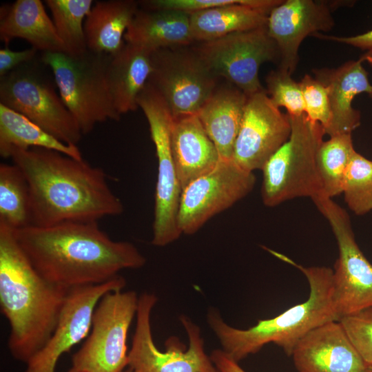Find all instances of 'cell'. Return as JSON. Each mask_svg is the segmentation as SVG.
I'll list each match as a JSON object with an SVG mask.
<instances>
[{
	"label": "cell",
	"instance_id": "4dcf8cb0",
	"mask_svg": "<svg viewBox=\"0 0 372 372\" xmlns=\"http://www.w3.org/2000/svg\"><path fill=\"white\" fill-rule=\"evenodd\" d=\"M342 194L355 215L372 211V160L355 152L345 174Z\"/></svg>",
	"mask_w": 372,
	"mask_h": 372
},
{
	"label": "cell",
	"instance_id": "7402d4cb",
	"mask_svg": "<svg viewBox=\"0 0 372 372\" xmlns=\"http://www.w3.org/2000/svg\"><path fill=\"white\" fill-rule=\"evenodd\" d=\"M28 41L43 52H65L52 19L40 0H17L0 9V39L8 46L14 39Z\"/></svg>",
	"mask_w": 372,
	"mask_h": 372
},
{
	"label": "cell",
	"instance_id": "e0dca14e",
	"mask_svg": "<svg viewBox=\"0 0 372 372\" xmlns=\"http://www.w3.org/2000/svg\"><path fill=\"white\" fill-rule=\"evenodd\" d=\"M341 1L283 0L268 16L267 28L279 53L278 68L290 74L299 61V48L308 36L329 32L335 25L332 12Z\"/></svg>",
	"mask_w": 372,
	"mask_h": 372
},
{
	"label": "cell",
	"instance_id": "7c38bea8",
	"mask_svg": "<svg viewBox=\"0 0 372 372\" xmlns=\"http://www.w3.org/2000/svg\"><path fill=\"white\" fill-rule=\"evenodd\" d=\"M157 301L154 294L143 293L138 298L136 324L128 368L132 372H218L204 350L198 327L186 316L180 321L187 333L189 347L185 350L175 338L167 342V351L155 345L151 331L150 316Z\"/></svg>",
	"mask_w": 372,
	"mask_h": 372
},
{
	"label": "cell",
	"instance_id": "f546056e",
	"mask_svg": "<svg viewBox=\"0 0 372 372\" xmlns=\"http://www.w3.org/2000/svg\"><path fill=\"white\" fill-rule=\"evenodd\" d=\"M56 33L63 43L65 53L78 56L87 50L84 22L92 0H46Z\"/></svg>",
	"mask_w": 372,
	"mask_h": 372
},
{
	"label": "cell",
	"instance_id": "1f68e13d",
	"mask_svg": "<svg viewBox=\"0 0 372 372\" xmlns=\"http://www.w3.org/2000/svg\"><path fill=\"white\" fill-rule=\"evenodd\" d=\"M266 92L272 103L285 107L289 116L305 114V107L299 82L288 72L280 68L269 72L265 79Z\"/></svg>",
	"mask_w": 372,
	"mask_h": 372
},
{
	"label": "cell",
	"instance_id": "603a6c76",
	"mask_svg": "<svg viewBox=\"0 0 372 372\" xmlns=\"http://www.w3.org/2000/svg\"><path fill=\"white\" fill-rule=\"evenodd\" d=\"M247 96L234 85L218 86L196 113L220 158L232 159Z\"/></svg>",
	"mask_w": 372,
	"mask_h": 372
},
{
	"label": "cell",
	"instance_id": "7a4b0ae2",
	"mask_svg": "<svg viewBox=\"0 0 372 372\" xmlns=\"http://www.w3.org/2000/svg\"><path fill=\"white\" fill-rule=\"evenodd\" d=\"M10 158L29 186L31 225L98 222L123 212L104 170L83 159L39 147L13 149Z\"/></svg>",
	"mask_w": 372,
	"mask_h": 372
},
{
	"label": "cell",
	"instance_id": "277c9868",
	"mask_svg": "<svg viewBox=\"0 0 372 372\" xmlns=\"http://www.w3.org/2000/svg\"><path fill=\"white\" fill-rule=\"evenodd\" d=\"M265 249L305 276L309 285V296L306 301L274 318L260 320L247 329L230 327L218 312L210 311L207 316L209 326L218 338L223 351L238 362L270 342L281 347L287 355H291L296 345L309 332L340 319L333 300L332 269L303 267L281 253Z\"/></svg>",
	"mask_w": 372,
	"mask_h": 372
},
{
	"label": "cell",
	"instance_id": "ba28073f",
	"mask_svg": "<svg viewBox=\"0 0 372 372\" xmlns=\"http://www.w3.org/2000/svg\"><path fill=\"white\" fill-rule=\"evenodd\" d=\"M36 59L0 77V103L21 114L46 132L76 145L83 134L72 114L41 71Z\"/></svg>",
	"mask_w": 372,
	"mask_h": 372
},
{
	"label": "cell",
	"instance_id": "5bb4252c",
	"mask_svg": "<svg viewBox=\"0 0 372 372\" xmlns=\"http://www.w3.org/2000/svg\"><path fill=\"white\" fill-rule=\"evenodd\" d=\"M256 183L254 172L232 159L223 160L183 189L178 216L182 234L198 231L211 218L248 195Z\"/></svg>",
	"mask_w": 372,
	"mask_h": 372
},
{
	"label": "cell",
	"instance_id": "ac0fdd59",
	"mask_svg": "<svg viewBox=\"0 0 372 372\" xmlns=\"http://www.w3.org/2000/svg\"><path fill=\"white\" fill-rule=\"evenodd\" d=\"M291 355L298 372H364L368 366L339 321L309 332Z\"/></svg>",
	"mask_w": 372,
	"mask_h": 372
},
{
	"label": "cell",
	"instance_id": "d6a6232c",
	"mask_svg": "<svg viewBox=\"0 0 372 372\" xmlns=\"http://www.w3.org/2000/svg\"><path fill=\"white\" fill-rule=\"evenodd\" d=\"M299 83L306 115L313 122L320 123L325 132L331 119L327 87L309 74L304 75Z\"/></svg>",
	"mask_w": 372,
	"mask_h": 372
},
{
	"label": "cell",
	"instance_id": "484cf974",
	"mask_svg": "<svg viewBox=\"0 0 372 372\" xmlns=\"http://www.w3.org/2000/svg\"><path fill=\"white\" fill-rule=\"evenodd\" d=\"M138 6L133 0L94 1L84 22L87 50L110 56L118 52Z\"/></svg>",
	"mask_w": 372,
	"mask_h": 372
},
{
	"label": "cell",
	"instance_id": "83f0119b",
	"mask_svg": "<svg viewBox=\"0 0 372 372\" xmlns=\"http://www.w3.org/2000/svg\"><path fill=\"white\" fill-rule=\"evenodd\" d=\"M356 150L352 134H341L323 141L317 153V167L322 195L327 198L342 194L345 174Z\"/></svg>",
	"mask_w": 372,
	"mask_h": 372
},
{
	"label": "cell",
	"instance_id": "44dd1931",
	"mask_svg": "<svg viewBox=\"0 0 372 372\" xmlns=\"http://www.w3.org/2000/svg\"><path fill=\"white\" fill-rule=\"evenodd\" d=\"M171 149L182 189L212 170L220 159L196 114L174 118Z\"/></svg>",
	"mask_w": 372,
	"mask_h": 372
},
{
	"label": "cell",
	"instance_id": "6da1fadb",
	"mask_svg": "<svg viewBox=\"0 0 372 372\" xmlns=\"http://www.w3.org/2000/svg\"><path fill=\"white\" fill-rule=\"evenodd\" d=\"M31 264L48 281L71 289L108 282L145 258L131 242L115 241L98 222H67L14 230Z\"/></svg>",
	"mask_w": 372,
	"mask_h": 372
},
{
	"label": "cell",
	"instance_id": "9a60e30c",
	"mask_svg": "<svg viewBox=\"0 0 372 372\" xmlns=\"http://www.w3.org/2000/svg\"><path fill=\"white\" fill-rule=\"evenodd\" d=\"M125 284V280L118 276L103 284L71 289L54 331L28 361L25 372H54L61 356L90 333L94 309L102 297L123 290Z\"/></svg>",
	"mask_w": 372,
	"mask_h": 372
},
{
	"label": "cell",
	"instance_id": "f1b7e54d",
	"mask_svg": "<svg viewBox=\"0 0 372 372\" xmlns=\"http://www.w3.org/2000/svg\"><path fill=\"white\" fill-rule=\"evenodd\" d=\"M0 223L14 230L31 225L29 186L14 164H0Z\"/></svg>",
	"mask_w": 372,
	"mask_h": 372
},
{
	"label": "cell",
	"instance_id": "ab89813d",
	"mask_svg": "<svg viewBox=\"0 0 372 372\" xmlns=\"http://www.w3.org/2000/svg\"><path fill=\"white\" fill-rule=\"evenodd\" d=\"M368 95L371 99H372V88H371V92H369V94Z\"/></svg>",
	"mask_w": 372,
	"mask_h": 372
},
{
	"label": "cell",
	"instance_id": "4fadbf2b",
	"mask_svg": "<svg viewBox=\"0 0 372 372\" xmlns=\"http://www.w3.org/2000/svg\"><path fill=\"white\" fill-rule=\"evenodd\" d=\"M148 82L161 95L174 118L196 114L217 87L216 77L193 48L155 50Z\"/></svg>",
	"mask_w": 372,
	"mask_h": 372
},
{
	"label": "cell",
	"instance_id": "8fae6325",
	"mask_svg": "<svg viewBox=\"0 0 372 372\" xmlns=\"http://www.w3.org/2000/svg\"><path fill=\"white\" fill-rule=\"evenodd\" d=\"M198 43L193 49L210 71L247 96L265 89L259 79L261 65L279 62L278 47L267 26Z\"/></svg>",
	"mask_w": 372,
	"mask_h": 372
},
{
	"label": "cell",
	"instance_id": "74e56055",
	"mask_svg": "<svg viewBox=\"0 0 372 372\" xmlns=\"http://www.w3.org/2000/svg\"><path fill=\"white\" fill-rule=\"evenodd\" d=\"M364 372H372V365H368Z\"/></svg>",
	"mask_w": 372,
	"mask_h": 372
},
{
	"label": "cell",
	"instance_id": "4316f807",
	"mask_svg": "<svg viewBox=\"0 0 372 372\" xmlns=\"http://www.w3.org/2000/svg\"><path fill=\"white\" fill-rule=\"evenodd\" d=\"M44 148L82 160L75 145L66 144L21 114L0 103V155L10 158L13 149Z\"/></svg>",
	"mask_w": 372,
	"mask_h": 372
},
{
	"label": "cell",
	"instance_id": "3957f363",
	"mask_svg": "<svg viewBox=\"0 0 372 372\" xmlns=\"http://www.w3.org/2000/svg\"><path fill=\"white\" fill-rule=\"evenodd\" d=\"M70 289L45 280L19 245L13 229L0 223V305L10 332L12 357L27 363L47 342Z\"/></svg>",
	"mask_w": 372,
	"mask_h": 372
},
{
	"label": "cell",
	"instance_id": "d4e9b609",
	"mask_svg": "<svg viewBox=\"0 0 372 372\" xmlns=\"http://www.w3.org/2000/svg\"><path fill=\"white\" fill-rule=\"evenodd\" d=\"M124 41L151 52L189 46L194 42L189 14L169 9L138 8L125 32Z\"/></svg>",
	"mask_w": 372,
	"mask_h": 372
},
{
	"label": "cell",
	"instance_id": "30bf717a",
	"mask_svg": "<svg viewBox=\"0 0 372 372\" xmlns=\"http://www.w3.org/2000/svg\"><path fill=\"white\" fill-rule=\"evenodd\" d=\"M311 200L329 223L338 245L333 284L340 319L372 307V265L355 241L349 214L333 198L318 195Z\"/></svg>",
	"mask_w": 372,
	"mask_h": 372
},
{
	"label": "cell",
	"instance_id": "d6986e66",
	"mask_svg": "<svg viewBox=\"0 0 372 372\" xmlns=\"http://www.w3.org/2000/svg\"><path fill=\"white\" fill-rule=\"evenodd\" d=\"M368 61L365 54L359 60L349 61L335 68H314V78L328 89L331 119L325 130L329 136L352 134L360 125V113L352 105L354 98L371 90L368 72L362 62Z\"/></svg>",
	"mask_w": 372,
	"mask_h": 372
},
{
	"label": "cell",
	"instance_id": "d590c367",
	"mask_svg": "<svg viewBox=\"0 0 372 372\" xmlns=\"http://www.w3.org/2000/svg\"><path fill=\"white\" fill-rule=\"evenodd\" d=\"M312 37L322 40L344 43L366 51L364 54L367 56L368 61L372 63V30H369L363 34L353 36L344 37L327 35L318 32L313 34Z\"/></svg>",
	"mask_w": 372,
	"mask_h": 372
},
{
	"label": "cell",
	"instance_id": "f35d334b",
	"mask_svg": "<svg viewBox=\"0 0 372 372\" xmlns=\"http://www.w3.org/2000/svg\"><path fill=\"white\" fill-rule=\"evenodd\" d=\"M68 372H83V371H80V370H78V369H75V368H74V367H72V369H70V370L68 371Z\"/></svg>",
	"mask_w": 372,
	"mask_h": 372
},
{
	"label": "cell",
	"instance_id": "e575fe53",
	"mask_svg": "<svg viewBox=\"0 0 372 372\" xmlns=\"http://www.w3.org/2000/svg\"><path fill=\"white\" fill-rule=\"evenodd\" d=\"M37 50L33 48L23 50H12L5 45L0 49V77L36 59Z\"/></svg>",
	"mask_w": 372,
	"mask_h": 372
},
{
	"label": "cell",
	"instance_id": "9c48e42d",
	"mask_svg": "<svg viewBox=\"0 0 372 372\" xmlns=\"http://www.w3.org/2000/svg\"><path fill=\"white\" fill-rule=\"evenodd\" d=\"M134 291H112L96 305L90 335L72 356V367L83 372H124L128 366L127 337L136 314Z\"/></svg>",
	"mask_w": 372,
	"mask_h": 372
},
{
	"label": "cell",
	"instance_id": "2e32d148",
	"mask_svg": "<svg viewBox=\"0 0 372 372\" xmlns=\"http://www.w3.org/2000/svg\"><path fill=\"white\" fill-rule=\"evenodd\" d=\"M290 133L289 115L272 103L265 89L247 96L232 160L246 171L262 170Z\"/></svg>",
	"mask_w": 372,
	"mask_h": 372
},
{
	"label": "cell",
	"instance_id": "5b68a950",
	"mask_svg": "<svg viewBox=\"0 0 372 372\" xmlns=\"http://www.w3.org/2000/svg\"><path fill=\"white\" fill-rule=\"evenodd\" d=\"M109 57L88 50L78 56L65 52L41 55V61L51 70L60 96L83 135L99 123L121 119L107 81Z\"/></svg>",
	"mask_w": 372,
	"mask_h": 372
},
{
	"label": "cell",
	"instance_id": "60d3db41",
	"mask_svg": "<svg viewBox=\"0 0 372 372\" xmlns=\"http://www.w3.org/2000/svg\"><path fill=\"white\" fill-rule=\"evenodd\" d=\"M124 372H131V370L130 369H127V370L124 371Z\"/></svg>",
	"mask_w": 372,
	"mask_h": 372
},
{
	"label": "cell",
	"instance_id": "836d02e7",
	"mask_svg": "<svg viewBox=\"0 0 372 372\" xmlns=\"http://www.w3.org/2000/svg\"><path fill=\"white\" fill-rule=\"evenodd\" d=\"M367 365H372V307L338 320Z\"/></svg>",
	"mask_w": 372,
	"mask_h": 372
},
{
	"label": "cell",
	"instance_id": "52a82bcc",
	"mask_svg": "<svg viewBox=\"0 0 372 372\" xmlns=\"http://www.w3.org/2000/svg\"><path fill=\"white\" fill-rule=\"evenodd\" d=\"M138 105L148 122L158 160L152 243L163 247L181 235L178 216L183 189L171 149L174 117L165 101L151 85H147L138 96Z\"/></svg>",
	"mask_w": 372,
	"mask_h": 372
},
{
	"label": "cell",
	"instance_id": "8992f818",
	"mask_svg": "<svg viewBox=\"0 0 372 372\" xmlns=\"http://www.w3.org/2000/svg\"><path fill=\"white\" fill-rule=\"evenodd\" d=\"M289 117V138L262 169L261 196L267 207L296 198L312 199L322 193L316 158L324 129L306 114Z\"/></svg>",
	"mask_w": 372,
	"mask_h": 372
},
{
	"label": "cell",
	"instance_id": "ffe728a7",
	"mask_svg": "<svg viewBox=\"0 0 372 372\" xmlns=\"http://www.w3.org/2000/svg\"><path fill=\"white\" fill-rule=\"evenodd\" d=\"M283 0H236L234 3L189 14L194 42L267 26L271 11Z\"/></svg>",
	"mask_w": 372,
	"mask_h": 372
},
{
	"label": "cell",
	"instance_id": "cb8c5ba5",
	"mask_svg": "<svg viewBox=\"0 0 372 372\" xmlns=\"http://www.w3.org/2000/svg\"><path fill=\"white\" fill-rule=\"evenodd\" d=\"M152 52L125 43L110 55L106 76L115 107L122 115L138 108V98L152 72Z\"/></svg>",
	"mask_w": 372,
	"mask_h": 372
},
{
	"label": "cell",
	"instance_id": "8d00e7d4",
	"mask_svg": "<svg viewBox=\"0 0 372 372\" xmlns=\"http://www.w3.org/2000/svg\"><path fill=\"white\" fill-rule=\"evenodd\" d=\"M210 358L218 372H246L223 350L213 351Z\"/></svg>",
	"mask_w": 372,
	"mask_h": 372
}]
</instances>
